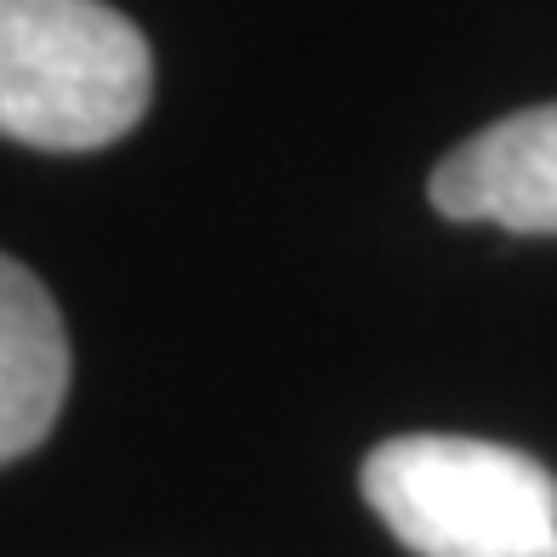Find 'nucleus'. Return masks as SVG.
I'll return each mask as SVG.
<instances>
[{
  "instance_id": "nucleus-1",
  "label": "nucleus",
  "mask_w": 557,
  "mask_h": 557,
  "mask_svg": "<svg viewBox=\"0 0 557 557\" xmlns=\"http://www.w3.org/2000/svg\"><path fill=\"white\" fill-rule=\"evenodd\" d=\"M154 52L103 0H0V132L40 154H91L148 114Z\"/></svg>"
},
{
  "instance_id": "nucleus-2",
  "label": "nucleus",
  "mask_w": 557,
  "mask_h": 557,
  "mask_svg": "<svg viewBox=\"0 0 557 557\" xmlns=\"http://www.w3.org/2000/svg\"><path fill=\"white\" fill-rule=\"evenodd\" d=\"M359 490L416 557H557V478L512 444L404 433L364 455Z\"/></svg>"
},
{
  "instance_id": "nucleus-3",
  "label": "nucleus",
  "mask_w": 557,
  "mask_h": 557,
  "mask_svg": "<svg viewBox=\"0 0 557 557\" xmlns=\"http://www.w3.org/2000/svg\"><path fill=\"white\" fill-rule=\"evenodd\" d=\"M426 199L449 222L557 234V103L518 109L433 165Z\"/></svg>"
},
{
  "instance_id": "nucleus-4",
  "label": "nucleus",
  "mask_w": 557,
  "mask_h": 557,
  "mask_svg": "<svg viewBox=\"0 0 557 557\" xmlns=\"http://www.w3.org/2000/svg\"><path fill=\"white\" fill-rule=\"evenodd\" d=\"M69 398V331L52 290L23 268H0V461L46 444Z\"/></svg>"
}]
</instances>
